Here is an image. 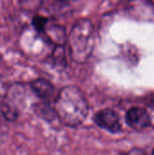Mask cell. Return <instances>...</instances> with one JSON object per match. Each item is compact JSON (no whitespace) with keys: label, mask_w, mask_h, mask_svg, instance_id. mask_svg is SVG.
<instances>
[{"label":"cell","mask_w":154,"mask_h":155,"mask_svg":"<svg viewBox=\"0 0 154 155\" xmlns=\"http://www.w3.org/2000/svg\"><path fill=\"white\" fill-rule=\"evenodd\" d=\"M93 121L100 128L111 133H118L122 130L120 116L112 109H103L97 112Z\"/></svg>","instance_id":"cell-3"},{"label":"cell","mask_w":154,"mask_h":155,"mask_svg":"<svg viewBox=\"0 0 154 155\" xmlns=\"http://www.w3.org/2000/svg\"><path fill=\"white\" fill-rule=\"evenodd\" d=\"M33 110L34 114L45 122H53L57 117L54 108H52L51 104L42 102L35 103L33 104Z\"/></svg>","instance_id":"cell-7"},{"label":"cell","mask_w":154,"mask_h":155,"mask_svg":"<svg viewBox=\"0 0 154 155\" xmlns=\"http://www.w3.org/2000/svg\"><path fill=\"white\" fill-rule=\"evenodd\" d=\"M2 58H3V57H2V55H1V54H0V63H1V62H2Z\"/></svg>","instance_id":"cell-12"},{"label":"cell","mask_w":154,"mask_h":155,"mask_svg":"<svg viewBox=\"0 0 154 155\" xmlns=\"http://www.w3.org/2000/svg\"><path fill=\"white\" fill-rule=\"evenodd\" d=\"M150 105H151L152 108H154V99H152V100L151 101V103H150Z\"/></svg>","instance_id":"cell-11"},{"label":"cell","mask_w":154,"mask_h":155,"mask_svg":"<svg viewBox=\"0 0 154 155\" xmlns=\"http://www.w3.org/2000/svg\"><path fill=\"white\" fill-rule=\"evenodd\" d=\"M48 24H49V19L46 16L41 15H34L32 20V25L34 26V29L35 30L37 34L41 35L44 34Z\"/></svg>","instance_id":"cell-9"},{"label":"cell","mask_w":154,"mask_h":155,"mask_svg":"<svg viewBox=\"0 0 154 155\" xmlns=\"http://www.w3.org/2000/svg\"><path fill=\"white\" fill-rule=\"evenodd\" d=\"M70 54L76 63L86 62L95 45V29L93 23L85 18L77 20L68 36Z\"/></svg>","instance_id":"cell-2"},{"label":"cell","mask_w":154,"mask_h":155,"mask_svg":"<svg viewBox=\"0 0 154 155\" xmlns=\"http://www.w3.org/2000/svg\"><path fill=\"white\" fill-rule=\"evenodd\" d=\"M54 104L59 120L70 127L82 124L89 113L87 100L76 86L63 87L57 94Z\"/></svg>","instance_id":"cell-1"},{"label":"cell","mask_w":154,"mask_h":155,"mask_svg":"<svg viewBox=\"0 0 154 155\" xmlns=\"http://www.w3.org/2000/svg\"><path fill=\"white\" fill-rule=\"evenodd\" d=\"M120 155H148V153H147V152L144 149L135 147V148L130 150L129 152L123 153H121Z\"/></svg>","instance_id":"cell-10"},{"label":"cell","mask_w":154,"mask_h":155,"mask_svg":"<svg viewBox=\"0 0 154 155\" xmlns=\"http://www.w3.org/2000/svg\"><path fill=\"white\" fill-rule=\"evenodd\" d=\"M126 124L136 131H143L152 125V117L149 112L142 107H133L125 116Z\"/></svg>","instance_id":"cell-4"},{"label":"cell","mask_w":154,"mask_h":155,"mask_svg":"<svg viewBox=\"0 0 154 155\" xmlns=\"http://www.w3.org/2000/svg\"><path fill=\"white\" fill-rule=\"evenodd\" d=\"M42 35L56 47H64L68 41L64 27L57 24H50V22Z\"/></svg>","instance_id":"cell-6"},{"label":"cell","mask_w":154,"mask_h":155,"mask_svg":"<svg viewBox=\"0 0 154 155\" xmlns=\"http://www.w3.org/2000/svg\"><path fill=\"white\" fill-rule=\"evenodd\" d=\"M0 114L7 122H15L20 114V110L10 101L3 97L0 99Z\"/></svg>","instance_id":"cell-8"},{"label":"cell","mask_w":154,"mask_h":155,"mask_svg":"<svg viewBox=\"0 0 154 155\" xmlns=\"http://www.w3.org/2000/svg\"><path fill=\"white\" fill-rule=\"evenodd\" d=\"M29 87L32 92L42 101L45 103L51 104L54 103L57 94H55V89L53 84L44 79V78H37L29 83Z\"/></svg>","instance_id":"cell-5"}]
</instances>
